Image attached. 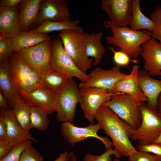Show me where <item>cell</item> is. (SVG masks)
I'll list each match as a JSON object with an SVG mask.
<instances>
[{"label": "cell", "instance_id": "1", "mask_svg": "<svg viewBox=\"0 0 161 161\" xmlns=\"http://www.w3.org/2000/svg\"><path fill=\"white\" fill-rule=\"evenodd\" d=\"M95 119L111 139L113 145L121 157H129L137 151L129 140L134 129L108 106H101Z\"/></svg>", "mask_w": 161, "mask_h": 161}, {"label": "cell", "instance_id": "2", "mask_svg": "<svg viewBox=\"0 0 161 161\" xmlns=\"http://www.w3.org/2000/svg\"><path fill=\"white\" fill-rule=\"evenodd\" d=\"M104 25L112 32V35L106 38L107 43L111 46L119 47V50L135 60L140 55L142 44L151 37L145 30L136 31L127 26H117L110 21H105Z\"/></svg>", "mask_w": 161, "mask_h": 161}, {"label": "cell", "instance_id": "3", "mask_svg": "<svg viewBox=\"0 0 161 161\" xmlns=\"http://www.w3.org/2000/svg\"><path fill=\"white\" fill-rule=\"evenodd\" d=\"M10 75L18 93L30 91L42 86L41 75L19 54L14 52L9 58Z\"/></svg>", "mask_w": 161, "mask_h": 161}, {"label": "cell", "instance_id": "4", "mask_svg": "<svg viewBox=\"0 0 161 161\" xmlns=\"http://www.w3.org/2000/svg\"><path fill=\"white\" fill-rule=\"evenodd\" d=\"M81 100L80 89L73 78H69L57 93L55 109L57 120L61 123L67 122L74 124L76 106Z\"/></svg>", "mask_w": 161, "mask_h": 161}, {"label": "cell", "instance_id": "5", "mask_svg": "<svg viewBox=\"0 0 161 161\" xmlns=\"http://www.w3.org/2000/svg\"><path fill=\"white\" fill-rule=\"evenodd\" d=\"M132 96L122 92L113 93L109 100L103 104L134 130L140 127L142 117L140 105Z\"/></svg>", "mask_w": 161, "mask_h": 161}, {"label": "cell", "instance_id": "6", "mask_svg": "<svg viewBox=\"0 0 161 161\" xmlns=\"http://www.w3.org/2000/svg\"><path fill=\"white\" fill-rule=\"evenodd\" d=\"M85 33V32H84ZM73 30H65L58 33L64 49L78 69L86 74L91 68L94 59L87 56L84 33Z\"/></svg>", "mask_w": 161, "mask_h": 161}, {"label": "cell", "instance_id": "7", "mask_svg": "<svg viewBox=\"0 0 161 161\" xmlns=\"http://www.w3.org/2000/svg\"><path fill=\"white\" fill-rule=\"evenodd\" d=\"M140 108L142 123L137 129L133 130L130 138L138 140L140 145H147L153 143L161 134V117L147 103H142Z\"/></svg>", "mask_w": 161, "mask_h": 161}, {"label": "cell", "instance_id": "8", "mask_svg": "<svg viewBox=\"0 0 161 161\" xmlns=\"http://www.w3.org/2000/svg\"><path fill=\"white\" fill-rule=\"evenodd\" d=\"M51 69L69 78L76 77L85 82L88 80L87 75L82 72L66 51L62 41L58 36L52 40Z\"/></svg>", "mask_w": 161, "mask_h": 161}, {"label": "cell", "instance_id": "9", "mask_svg": "<svg viewBox=\"0 0 161 161\" xmlns=\"http://www.w3.org/2000/svg\"><path fill=\"white\" fill-rule=\"evenodd\" d=\"M52 41L51 39L16 52L40 75L51 69Z\"/></svg>", "mask_w": 161, "mask_h": 161}, {"label": "cell", "instance_id": "10", "mask_svg": "<svg viewBox=\"0 0 161 161\" xmlns=\"http://www.w3.org/2000/svg\"><path fill=\"white\" fill-rule=\"evenodd\" d=\"M121 66L115 65L109 69L97 67L87 75L88 80L80 83L79 89L97 87L108 90L112 92L115 84L128 74L121 72Z\"/></svg>", "mask_w": 161, "mask_h": 161}, {"label": "cell", "instance_id": "11", "mask_svg": "<svg viewBox=\"0 0 161 161\" xmlns=\"http://www.w3.org/2000/svg\"><path fill=\"white\" fill-rule=\"evenodd\" d=\"M101 129L98 122L91 123L86 127H79L66 122L61 123L60 130L64 138L72 146L88 138L92 137L100 140L104 144L106 149L112 148V142L108 138L98 135L97 132Z\"/></svg>", "mask_w": 161, "mask_h": 161}, {"label": "cell", "instance_id": "12", "mask_svg": "<svg viewBox=\"0 0 161 161\" xmlns=\"http://www.w3.org/2000/svg\"><path fill=\"white\" fill-rule=\"evenodd\" d=\"M82 100L80 103L84 117L93 123L100 107L108 101L113 94L108 90L97 87L80 89Z\"/></svg>", "mask_w": 161, "mask_h": 161}, {"label": "cell", "instance_id": "13", "mask_svg": "<svg viewBox=\"0 0 161 161\" xmlns=\"http://www.w3.org/2000/svg\"><path fill=\"white\" fill-rule=\"evenodd\" d=\"M101 5L114 25L120 27L129 25L132 13V0H102Z\"/></svg>", "mask_w": 161, "mask_h": 161}, {"label": "cell", "instance_id": "14", "mask_svg": "<svg viewBox=\"0 0 161 161\" xmlns=\"http://www.w3.org/2000/svg\"><path fill=\"white\" fill-rule=\"evenodd\" d=\"M19 94L31 107H40L48 114L55 111L57 93L54 91L42 85L30 91L21 92Z\"/></svg>", "mask_w": 161, "mask_h": 161}, {"label": "cell", "instance_id": "15", "mask_svg": "<svg viewBox=\"0 0 161 161\" xmlns=\"http://www.w3.org/2000/svg\"><path fill=\"white\" fill-rule=\"evenodd\" d=\"M70 16L66 1L41 0L38 16V22L40 24L44 21H69Z\"/></svg>", "mask_w": 161, "mask_h": 161}, {"label": "cell", "instance_id": "16", "mask_svg": "<svg viewBox=\"0 0 161 161\" xmlns=\"http://www.w3.org/2000/svg\"><path fill=\"white\" fill-rule=\"evenodd\" d=\"M140 55L144 67L151 75L161 76V43L151 36L142 46Z\"/></svg>", "mask_w": 161, "mask_h": 161}, {"label": "cell", "instance_id": "17", "mask_svg": "<svg viewBox=\"0 0 161 161\" xmlns=\"http://www.w3.org/2000/svg\"><path fill=\"white\" fill-rule=\"evenodd\" d=\"M21 31L18 7H0V41L13 38Z\"/></svg>", "mask_w": 161, "mask_h": 161}, {"label": "cell", "instance_id": "18", "mask_svg": "<svg viewBox=\"0 0 161 161\" xmlns=\"http://www.w3.org/2000/svg\"><path fill=\"white\" fill-rule=\"evenodd\" d=\"M0 117L6 122L7 126L8 140L14 147L28 140L35 142L29 131L24 130L18 122L12 110L1 108Z\"/></svg>", "mask_w": 161, "mask_h": 161}, {"label": "cell", "instance_id": "19", "mask_svg": "<svg viewBox=\"0 0 161 161\" xmlns=\"http://www.w3.org/2000/svg\"><path fill=\"white\" fill-rule=\"evenodd\" d=\"M145 70H138L139 86L147 99L148 105L156 111L159 96L161 93V80L152 78Z\"/></svg>", "mask_w": 161, "mask_h": 161}, {"label": "cell", "instance_id": "20", "mask_svg": "<svg viewBox=\"0 0 161 161\" xmlns=\"http://www.w3.org/2000/svg\"><path fill=\"white\" fill-rule=\"evenodd\" d=\"M138 70V66L134 65L130 73L115 84L112 92L113 93L122 92L128 94L140 103L147 101L146 97L138 86L137 79Z\"/></svg>", "mask_w": 161, "mask_h": 161}, {"label": "cell", "instance_id": "21", "mask_svg": "<svg viewBox=\"0 0 161 161\" xmlns=\"http://www.w3.org/2000/svg\"><path fill=\"white\" fill-rule=\"evenodd\" d=\"M41 0H22L18 5L19 17L22 30L30 28L38 22Z\"/></svg>", "mask_w": 161, "mask_h": 161}, {"label": "cell", "instance_id": "22", "mask_svg": "<svg viewBox=\"0 0 161 161\" xmlns=\"http://www.w3.org/2000/svg\"><path fill=\"white\" fill-rule=\"evenodd\" d=\"M0 88L9 105L12 108L21 97L16 90L12 80L9 59L0 63Z\"/></svg>", "mask_w": 161, "mask_h": 161}, {"label": "cell", "instance_id": "23", "mask_svg": "<svg viewBox=\"0 0 161 161\" xmlns=\"http://www.w3.org/2000/svg\"><path fill=\"white\" fill-rule=\"evenodd\" d=\"M50 39L47 34L34 30H22L16 37L11 38L14 52Z\"/></svg>", "mask_w": 161, "mask_h": 161}, {"label": "cell", "instance_id": "24", "mask_svg": "<svg viewBox=\"0 0 161 161\" xmlns=\"http://www.w3.org/2000/svg\"><path fill=\"white\" fill-rule=\"evenodd\" d=\"M86 53L87 57H92L94 60V66L100 64L106 52L105 48L101 40L103 35L102 32L95 33H84Z\"/></svg>", "mask_w": 161, "mask_h": 161}, {"label": "cell", "instance_id": "25", "mask_svg": "<svg viewBox=\"0 0 161 161\" xmlns=\"http://www.w3.org/2000/svg\"><path fill=\"white\" fill-rule=\"evenodd\" d=\"M132 13L129 24V28L133 30H147L153 33H156L157 27L155 23L147 17L140 9L139 0H132Z\"/></svg>", "mask_w": 161, "mask_h": 161}, {"label": "cell", "instance_id": "26", "mask_svg": "<svg viewBox=\"0 0 161 161\" xmlns=\"http://www.w3.org/2000/svg\"><path fill=\"white\" fill-rule=\"evenodd\" d=\"M78 20L61 22L44 21L33 30L39 32L47 34L55 31L73 30L84 33L83 29L79 26Z\"/></svg>", "mask_w": 161, "mask_h": 161}, {"label": "cell", "instance_id": "27", "mask_svg": "<svg viewBox=\"0 0 161 161\" xmlns=\"http://www.w3.org/2000/svg\"><path fill=\"white\" fill-rule=\"evenodd\" d=\"M31 106L21 97L12 107V111L18 122L22 128L29 131L31 128L30 113Z\"/></svg>", "mask_w": 161, "mask_h": 161}, {"label": "cell", "instance_id": "28", "mask_svg": "<svg viewBox=\"0 0 161 161\" xmlns=\"http://www.w3.org/2000/svg\"><path fill=\"white\" fill-rule=\"evenodd\" d=\"M40 75L41 85L57 93L62 89L69 78L51 69Z\"/></svg>", "mask_w": 161, "mask_h": 161}, {"label": "cell", "instance_id": "29", "mask_svg": "<svg viewBox=\"0 0 161 161\" xmlns=\"http://www.w3.org/2000/svg\"><path fill=\"white\" fill-rule=\"evenodd\" d=\"M48 114L42 108L32 106L31 107L30 123L31 128H35L45 131L47 129L49 122Z\"/></svg>", "mask_w": 161, "mask_h": 161}, {"label": "cell", "instance_id": "30", "mask_svg": "<svg viewBox=\"0 0 161 161\" xmlns=\"http://www.w3.org/2000/svg\"><path fill=\"white\" fill-rule=\"evenodd\" d=\"M113 155H114L116 158H118L121 157L116 149L111 148L106 149L104 153L98 156L87 153L84 157L83 161H112L111 156Z\"/></svg>", "mask_w": 161, "mask_h": 161}, {"label": "cell", "instance_id": "31", "mask_svg": "<svg viewBox=\"0 0 161 161\" xmlns=\"http://www.w3.org/2000/svg\"><path fill=\"white\" fill-rule=\"evenodd\" d=\"M32 141L28 140L14 147L7 155L0 159V161H19L23 151L32 146Z\"/></svg>", "mask_w": 161, "mask_h": 161}, {"label": "cell", "instance_id": "32", "mask_svg": "<svg viewBox=\"0 0 161 161\" xmlns=\"http://www.w3.org/2000/svg\"><path fill=\"white\" fill-rule=\"evenodd\" d=\"M44 157L32 146L24 150L19 161H43Z\"/></svg>", "mask_w": 161, "mask_h": 161}, {"label": "cell", "instance_id": "33", "mask_svg": "<svg viewBox=\"0 0 161 161\" xmlns=\"http://www.w3.org/2000/svg\"><path fill=\"white\" fill-rule=\"evenodd\" d=\"M129 161H161V157L145 151H137L128 157Z\"/></svg>", "mask_w": 161, "mask_h": 161}, {"label": "cell", "instance_id": "34", "mask_svg": "<svg viewBox=\"0 0 161 161\" xmlns=\"http://www.w3.org/2000/svg\"><path fill=\"white\" fill-rule=\"evenodd\" d=\"M11 38L0 41V62L9 58L13 53Z\"/></svg>", "mask_w": 161, "mask_h": 161}, {"label": "cell", "instance_id": "35", "mask_svg": "<svg viewBox=\"0 0 161 161\" xmlns=\"http://www.w3.org/2000/svg\"><path fill=\"white\" fill-rule=\"evenodd\" d=\"M108 48L113 53V60L115 65L121 66H128L131 61L130 57L126 54L118 50H115L111 46Z\"/></svg>", "mask_w": 161, "mask_h": 161}, {"label": "cell", "instance_id": "36", "mask_svg": "<svg viewBox=\"0 0 161 161\" xmlns=\"http://www.w3.org/2000/svg\"><path fill=\"white\" fill-rule=\"evenodd\" d=\"M137 150L154 154L161 157V143H152L145 145H137Z\"/></svg>", "mask_w": 161, "mask_h": 161}, {"label": "cell", "instance_id": "37", "mask_svg": "<svg viewBox=\"0 0 161 161\" xmlns=\"http://www.w3.org/2000/svg\"><path fill=\"white\" fill-rule=\"evenodd\" d=\"M150 18L156 23L157 27L156 32L155 34L161 37V7H155L150 15ZM154 34V33H153Z\"/></svg>", "mask_w": 161, "mask_h": 161}, {"label": "cell", "instance_id": "38", "mask_svg": "<svg viewBox=\"0 0 161 161\" xmlns=\"http://www.w3.org/2000/svg\"><path fill=\"white\" fill-rule=\"evenodd\" d=\"M13 147L7 140H0V159L7 155Z\"/></svg>", "mask_w": 161, "mask_h": 161}, {"label": "cell", "instance_id": "39", "mask_svg": "<svg viewBox=\"0 0 161 161\" xmlns=\"http://www.w3.org/2000/svg\"><path fill=\"white\" fill-rule=\"evenodd\" d=\"M7 126L4 120L0 117V140H7Z\"/></svg>", "mask_w": 161, "mask_h": 161}, {"label": "cell", "instance_id": "40", "mask_svg": "<svg viewBox=\"0 0 161 161\" xmlns=\"http://www.w3.org/2000/svg\"><path fill=\"white\" fill-rule=\"evenodd\" d=\"M22 0H1L0 7H17L21 2Z\"/></svg>", "mask_w": 161, "mask_h": 161}, {"label": "cell", "instance_id": "41", "mask_svg": "<svg viewBox=\"0 0 161 161\" xmlns=\"http://www.w3.org/2000/svg\"><path fill=\"white\" fill-rule=\"evenodd\" d=\"M72 153H69L67 151L62 152L54 161H68Z\"/></svg>", "mask_w": 161, "mask_h": 161}, {"label": "cell", "instance_id": "42", "mask_svg": "<svg viewBox=\"0 0 161 161\" xmlns=\"http://www.w3.org/2000/svg\"><path fill=\"white\" fill-rule=\"evenodd\" d=\"M8 103L2 92H0V106L1 108L8 109Z\"/></svg>", "mask_w": 161, "mask_h": 161}, {"label": "cell", "instance_id": "43", "mask_svg": "<svg viewBox=\"0 0 161 161\" xmlns=\"http://www.w3.org/2000/svg\"><path fill=\"white\" fill-rule=\"evenodd\" d=\"M156 112L161 117V93L158 97Z\"/></svg>", "mask_w": 161, "mask_h": 161}, {"label": "cell", "instance_id": "44", "mask_svg": "<svg viewBox=\"0 0 161 161\" xmlns=\"http://www.w3.org/2000/svg\"><path fill=\"white\" fill-rule=\"evenodd\" d=\"M145 31L149 33L151 36H153L161 43V37L157 35L153 34L147 30Z\"/></svg>", "mask_w": 161, "mask_h": 161}, {"label": "cell", "instance_id": "45", "mask_svg": "<svg viewBox=\"0 0 161 161\" xmlns=\"http://www.w3.org/2000/svg\"><path fill=\"white\" fill-rule=\"evenodd\" d=\"M153 143H161V134L154 141Z\"/></svg>", "mask_w": 161, "mask_h": 161}, {"label": "cell", "instance_id": "46", "mask_svg": "<svg viewBox=\"0 0 161 161\" xmlns=\"http://www.w3.org/2000/svg\"><path fill=\"white\" fill-rule=\"evenodd\" d=\"M76 159L75 158H72L70 160L69 159L68 161H76Z\"/></svg>", "mask_w": 161, "mask_h": 161}, {"label": "cell", "instance_id": "47", "mask_svg": "<svg viewBox=\"0 0 161 161\" xmlns=\"http://www.w3.org/2000/svg\"><path fill=\"white\" fill-rule=\"evenodd\" d=\"M113 161H120L118 158H116Z\"/></svg>", "mask_w": 161, "mask_h": 161}]
</instances>
